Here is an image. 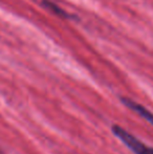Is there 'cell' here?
Instances as JSON below:
<instances>
[{
  "label": "cell",
  "instance_id": "obj_1",
  "mask_svg": "<svg viewBox=\"0 0 153 154\" xmlns=\"http://www.w3.org/2000/svg\"><path fill=\"white\" fill-rule=\"evenodd\" d=\"M111 130L116 137L122 143H124L134 154H153L152 147L144 144L143 142H141L139 138H136L133 134L125 130L123 127L118 125H113Z\"/></svg>",
  "mask_w": 153,
  "mask_h": 154
},
{
  "label": "cell",
  "instance_id": "obj_2",
  "mask_svg": "<svg viewBox=\"0 0 153 154\" xmlns=\"http://www.w3.org/2000/svg\"><path fill=\"white\" fill-rule=\"evenodd\" d=\"M122 102L125 106H127V107L130 108L131 110L136 112L139 116H141L142 118L145 119L148 123H150L153 126V113L149 109L144 107L143 105H141V104L137 103V102L133 101V100H131V99H128V97H122Z\"/></svg>",
  "mask_w": 153,
  "mask_h": 154
},
{
  "label": "cell",
  "instance_id": "obj_3",
  "mask_svg": "<svg viewBox=\"0 0 153 154\" xmlns=\"http://www.w3.org/2000/svg\"><path fill=\"white\" fill-rule=\"evenodd\" d=\"M43 4H44L47 8H49L51 12H54L55 14H57V16H60V17H62V18H70V17H72V16H69L65 11L62 10L61 8H59L57 4L53 3L51 1L44 0V1H43Z\"/></svg>",
  "mask_w": 153,
  "mask_h": 154
}]
</instances>
